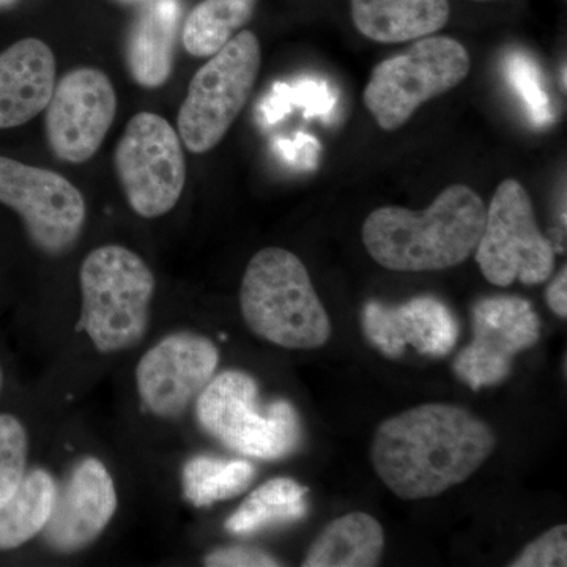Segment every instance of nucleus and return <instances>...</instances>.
<instances>
[{"instance_id":"1","label":"nucleus","mask_w":567,"mask_h":567,"mask_svg":"<svg viewBox=\"0 0 567 567\" xmlns=\"http://www.w3.org/2000/svg\"><path fill=\"white\" fill-rule=\"evenodd\" d=\"M496 443L494 429L464 406L424 404L377 427L371 462L398 498L416 502L465 483L486 464Z\"/></svg>"},{"instance_id":"2","label":"nucleus","mask_w":567,"mask_h":567,"mask_svg":"<svg viewBox=\"0 0 567 567\" xmlns=\"http://www.w3.org/2000/svg\"><path fill=\"white\" fill-rule=\"evenodd\" d=\"M486 210L476 192L457 183L423 212L391 205L377 208L365 218L361 237L369 256L386 270H446L475 252Z\"/></svg>"},{"instance_id":"3","label":"nucleus","mask_w":567,"mask_h":567,"mask_svg":"<svg viewBox=\"0 0 567 567\" xmlns=\"http://www.w3.org/2000/svg\"><path fill=\"white\" fill-rule=\"evenodd\" d=\"M240 309L257 338L282 349H320L333 333L308 268L300 257L276 246L249 260L241 279Z\"/></svg>"},{"instance_id":"4","label":"nucleus","mask_w":567,"mask_h":567,"mask_svg":"<svg viewBox=\"0 0 567 567\" xmlns=\"http://www.w3.org/2000/svg\"><path fill=\"white\" fill-rule=\"evenodd\" d=\"M81 324L100 353L132 349L147 333L155 276L125 246L93 249L81 274Z\"/></svg>"},{"instance_id":"5","label":"nucleus","mask_w":567,"mask_h":567,"mask_svg":"<svg viewBox=\"0 0 567 567\" xmlns=\"http://www.w3.org/2000/svg\"><path fill=\"white\" fill-rule=\"evenodd\" d=\"M196 416L216 442L262 461L290 456L303 435L300 416L289 401L260 405L256 380L235 369L213 377L196 399Z\"/></svg>"},{"instance_id":"6","label":"nucleus","mask_w":567,"mask_h":567,"mask_svg":"<svg viewBox=\"0 0 567 567\" xmlns=\"http://www.w3.org/2000/svg\"><path fill=\"white\" fill-rule=\"evenodd\" d=\"M470 69L472 61L461 41L424 37L372 70L363 102L380 128L394 132L412 118L417 107L457 87Z\"/></svg>"},{"instance_id":"7","label":"nucleus","mask_w":567,"mask_h":567,"mask_svg":"<svg viewBox=\"0 0 567 567\" xmlns=\"http://www.w3.org/2000/svg\"><path fill=\"white\" fill-rule=\"evenodd\" d=\"M260 62L259 39L241 31L194 74L177 118L189 152L203 155L224 140L251 96Z\"/></svg>"},{"instance_id":"8","label":"nucleus","mask_w":567,"mask_h":567,"mask_svg":"<svg viewBox=\"0 0 567 567\" xmlns=\"http://www.w3.org/2000/svg\"><path fill=\"white\" fill-rule=\"evenodd\" d=\"M475 259L484 278L498 287L536 286L554 274V245L537 226L527 189L514 178L499 183L492 197Z\"/></svg>"},{"instance_id":"9","label":"nucleus","mask_w":567,"mask_h":567,"mask_svg":"<svg viewBox=\"0 0 567 567\" xmlns=\"http://www.w3.org/2000/svg\"><path fill=\"white\" fill-rule=\"evenodd\" d=\"M114 162L126 200L142 218H159L181 200L185 155L181 136L162 115H134L115 148Z\"/></svg>"},{"instance_id":"10","label":"nucleus","mask_w":567,"mask_h":567,"mask_svg":"<svg viewBox=\"0 0 567 567\" xmlns=\"http://www.w3.org/2000/svg\"><path fill=\"white\" fill-rule=\"evenodd\" d=\"M0 203L21 216L33 245L50 256L69 251L81 237L84 197L61 174L0 156Z\"/></svg>"},{"instance_id":"11","label":"nucleus","mask_w":567,"mask_h":567,"mask_svg":"<svg viewBox=\"0 0 567 567\" xmlns=\"http://www.w3.org/2000/svg\"><path fill=\"white\" fill-rule=\"evenodd\" d=\"M472 317L473 342L458 353L454 372L477 391L509 377L514 358L539 341L540 322L532 303L520 297L483 298Z\"/></svg>"},{"instance_id":"12","label":"nucleus","mask_w":567,"mask_h":567,"mask_svg":"<svg viewBox=\"0 0 567 567\" xmlns=\"http://www.w3.org/2000/svg\"><path fill=\"white\" fill-rule=\"evenodd\" d=\"M218 364V347L205 336L189 331L166 336L137 363V394L153 415L175 420L196 402Z\"/></svg>"},{"instance_id":"13","label":"nucleus","mask_w":567,"mask_h":567,"mask_svg":"<svg viewBox=\"0 0 567 567\" xmlns=\"http://www.w3.org/2000/svg\"><path fill=\"white\" fill-rule=\"evenodd\" d=\"M117 114V95L103 71L78 69L55 84L47 106V137L59 159L81 164L102 147Z\"/></svg>"},{"instance_id":"14","label":"nucleus","mask_w":567,"mask_h":567,"mask_svg":"<svg viewBox=\"0 0 567 567\" xmlns=\"http://www.w3.org/2000/svg\"><path fill=\"white\" fill-rule=\"evenodd\" d=\"M114 480L102 461L85 457L58 486L54 507L43 535L59 554H76L92 546L117 511Z\"/></svg>"},{"instance_id":"15","label":"nucleus","mask_w":567,"mask_h":567,"mask_svg":"<svg viewBox=\"0 0 567 567\" xmlns=\"http://www.w3.org/2000/svg\"><path fill=\"white\" fill-rule=\"evenodd\" d=\"M363 328L371 344L390 358L401 357L406 347L427 357H446L458 338L456 317L429 295L398 306L371 301L363 311Z\"/></svg>"},{"instance_id":"16","label":"nucleus","mask_w":567,"mask_h":567,"mask_svg":"<svg viewBox=\"0 0 567 567\" xmlns=\"http://www.w3.org/2000/svg\"><path fill=\"white\" fill-rule=\"evenodd\" d=\"M55 87L54 52L24 39L0 52V130L17 128L47 110Z\"/></svg>"},{"instance_id":"17","label":"nucleus","mask_w":567,"mask_h":567,"mask_svg":"<svg viewBox=\"0 0 567 567\" xmlns=\"http://www.w3.org/2000/svg\"><path fill=\"white\" fill-rule=\"evenodd\" d=\"M354 28L377 43L434 35L450 21L447 0H352Z\"/></svg>"},{"instance_id":"18","label":"nucleus","mask_w":567,"mask_h":567,"mask_svg":"<svg viewBox=\"0 0 567 567\" xmlns=\"http://www.w3.org/2000/svg\"><path fill=\"white\" fill-rule=\"evenodd\" d=\"M182 7L177 0H155L130 32L126 61L133 80L142 87H162L173 73Z\"/></svg>"},{"instance_id":"19","label":"nucleus","mask_w":567,"mask_h":567,"mask_svg":"<svg viewBox=\"0 0 567 567\" xmlns=\"http://www.w3.org/2000/svg\"><path fill=\"white\" fill-rule=\"evenodd\" d=\"M385 550L382 524L368 513L336 518L316 537L301 563L303 567H372Z\"/></svg>"},{"instance_id":"20","label":"nucleus","mask_w":567,"mask_h":567,"mask_svg":"<svg viewBox=\"0 0 567 567\" xmlns=\"http://www.w3.org/2000/svg\"><path fill=\"white\" fill-rule=\"evenodd\" d=\"M308 492L292 477L267 481L227 518L226 529L246 536L301 520L308 514Z\"/></svg>"},{"instance_id":"21","label":"nucleus","mask_w":567,"mask_h":567,"mask_svg":"<svg viewBox=\"0 0 567 567\" xmlns=\"http://www.w3.org/2000/svg\"><path fill=\"white\" fill-rule=\"evenodd\" d=\"M58 484L47 470L25 473L9 502L0 507V550L24 546L50 520Z\"/></svg>"},{"instance_id":"22","label":"nucleus","mask_w":567,"mask_h":567,"mask_svg":"<svg viewBox=\"0 0 567 567\" xmlns=\"http://www.w3.org/2000/svg\"><path fill=\"white\" fill-rule=\"evenodd\" d=\"M259 0H203L183 25L182 41L194 58H210L251 20Z\"/></svg>"},{"instance_id":"23","label":"nucleus","mask_w":567,"mask_h":567,"mask_svg":"<svg viewBox=\"0 0 567 567\" xmlns=\"http://www.w3.org/2000/svg\"><path fill=\"white\" fill-rule=\"evenodd\" d=\"M256 476L251 462L241 458L196 456L183 466L185 498L196 507L234 498L246 491Z\"/></svg>"},{"instance_id":"24","label":"nucleus","mask_w":567,"mask_h":567,"mask_svg":"<svg viewBox=\"0 0 567 567\" xmlns=\"http://www.w3.org/2000/svg\"><path fill=\"white\" fill-rule=\"evenodd\" d=\"M29 440L18 417L0 415V507L20 487L28 465Z\"/></svg>"},{"instance_id":"25","label":"nucleus","mask_w":567,"mask_h":567,"mask_svg":"<svg viewBox=\"0 0 567 567\" xmlns=\"http://www.w3.org/2000/svg\"><path fill=\"white\" fill-rule=\"evenodd\" d=\"M511 567H565L567 566V527L557 525L522 548Z\"/></svg>"},{"instance_id":"26","label":"nucleus","mask_w":567,"mask_h":567,"mask_svg":"<svg viewBox=\"0 0 567 567\" xmlns=\"http://www.w3.org/2000/svg\"><path fill=\"white\" fill-rule=\"evenodd\" d=\"M509 73H513L514 84L527 102L535 121L546 123L550 117L548 100L543 87H540L539 80H537V70L533 66V63L527 58L517 55L513 59V65L509 63Z\"/></svg>"},{"instance_id":"27","label":"nucleus","mask_w":567,"mask_h":567,"mask_svg":"<svg viewBox=\"0 0 567 567\" xmlns=\"http://www.w3.org/2000/svg\"><path fill=\"white\" fill-rule=\"evenodd\" d=\"M208 567H275L281 565L278 558L260 548L224 547L213 550L204 558Z\"/></svg>"},{"instance_id":"28","label":"nucleus","mask_w":567,"mask_h":567,"mask_svg":"<svg viewBox=\"0 0 567 567\" xmlns=\"http://www.w3.org/2000/svg\"><path fill=\"white\" fill-rule=\"evenodd\" d=\"M546 300L548 308L551 309L555 316L559 319L566 320L567 317V270L563 267L557 278L548 284Z\"/></svg>"},{"instance_id":"29","label":"nucleus","mask_w":567,"mask_h":567,"mask_svg":"<svg viewBox=\"0 0 567 567\" xmlns=\"http://www.w3.org/2000/svg\"><path fill=\"white\" fill-rule=\"evenodd\" d=\"M14 0H0V7L11 6Z\"/></svg>"},{"instance_id":"30","label":"nucleus","mask_w":567,"mask_h":567,"mask_svg":"<svg viewBox=\"0 0 567 567\" xmlns=\"http://www.w3.org/2000/svg\"><path fill=\"white\" fill-rule=\"evenodd\" d=\"M2 382H3L2 369H0V390H2Z\"/></svg>"}]
</instances>
